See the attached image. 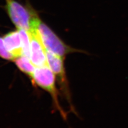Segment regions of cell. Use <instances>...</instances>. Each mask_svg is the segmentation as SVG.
<instances>
[{"label":"cell","instance_id":"cell-2","mask_svg":"<svg viewBox=\"0 0 128 128\" xmlns=\"http://www.w3.org/2000/svg\"><path fill=\"white\" fill-rule=\"evenodd\" d=\"M4 8L11 21L18 30L30 32L34 18L38 14L30 7H26L16 0H5Z\"/></svg>","mask_w":128,"mask_h":128},{"label":"cell","instance_id":"cell-5","mask_svg":"<svg viewBox=\"0 0 128 128\" xmlns=\"http://www.w3.org/2000/svg\"><path fill=\"white\" fill-rule=\"evenodd\" d=\"M28 32L30 40V59L32 62L36 67L49 66L46 48L39 36L36 29H33Z\"/></svg>","mask_w":128,"mask_h":128},{"label":"cell","instance_id":"cell-3","mask_svg":"<svg viewBox=\"0 0 128 128\" xmlns=\"http://www.w3.org/2000/svg\"><path fill=\"white\" fill-rule=\"evenodd\" d=\"M46 51L48 66L54 72L56 78L57 79L63 94L68 102L70 110L76 115L78 116V113L76 111L72 101L71 94L68 81L66 76L65 64H64L65 58L47 50Z\"/></svg>","mask_w":128,"mask_h":128},{"label":"cell","instance_id":"cell-4","mask_svg":"<svg viewBox=\"0 0 128 128\" xmlns=\"http://www.w3.org/2000/svg\"><path fill=\"white\" fill-rule=\"evenodd\" d=\"M32 78L35 84L51 94L56 109L59 110L62 117L66 120L67 115L60 105L58 100V92L56 86V76L50 67L49 66L37 67Z\"/></svg>","mask_w":128,"mask_h":128},{"label":"cell","instance_id":"cell-1","mask_svg":"<svg viewBox=\"0 0 128 128\" xmlns=\"http://www.w3.org/2000/svg\"><path fill=\"white\" fill-rule=\"evenodd\" d=\"M33 29H36L46 50L64 58L66 55L73 53L89 54L85 50L76 49L66 44L49 26L41 20L39 17L36 20Z\"/></svg>","mask_w":128,"mask_h":128},{"label":"cell","instance_id":"cell-6","mask_svg":"<svg viewBox=\"0 0 128 128\" xmlns=\"http://www.w3.org/2000/svg\"><path fill=\"white\" fill-rule=\"evenodd\" d=\"M3 39L7 50L15 58L22 55V43L19 30L6 33Z\"/></svg>","mask_w":128,"mask_h":128},{"label":"cell","instance_id":"cell-9","mask_svg":"<svg viewBox=\"0 0 128 128\" xmlns=\"http://www.w3.org/2000/svg\"><path fill=\"white\" fill-rule=\"evenodd\" d=\"M0 57L8 60H14L15 57L6 48L3 38L0 37Z\"/></svg>","mask_w":128,"mask_h":128},{"label":"cell","instance_id":"cell-7","mask_svg":"<svg viewBox=\"0 0 128 128\" xmlns=\"http://www.w3.org/2000/svg\"><path fill=\"white\" fill-rule=\"evenodd\" d=\"M14 61L16 65L20 70L32 78L35 68L32 62L30 59L28 57L22 55L20 57L16 58Z\"/></svg>","mask_w":128,"mask_h":128},{"label":"cell","instance_id":"cell-8","mask_svg":"<svg viewBox=\"0 0 128 128\" xmlns=\"http://www.w3.org/2000/svg\"><path fill=\"white\" fill-rule=\"evenodd\" d=\"M19 30L22 43V55L25 56L30 59V40L29 33L28 32L24 30Z\"/></svg>","mask_w":128,"mask_h":128}]
</instances>
